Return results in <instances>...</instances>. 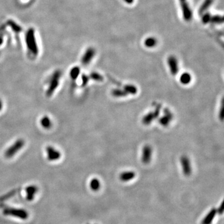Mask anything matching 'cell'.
<instances>
[{
  "mask_svg": "<svg viewBox=\"0 0 224 224\" xmlns=\"http://www.w3.org/2000/svg\"><path fill=\"white\" fill-rule=\"evenodd\" d=\"M3 213L5 216H13L22 220H26L29 217L28 212L23 209L6 207L3 209Z\"/></svg>",
  "mask_w": 224,
  "mask_h": 224,
  "instance_id": "obj_1",
  "label": "cell"
},
{
  "mask_svg": "<svg viewBox=\"0 0 224 224\" xmlns=\"http://www.w3.org/2000/svg\"><path fill=\"white\" fill-rule=\"evenodd\" d=\"M61 77V72L59 70L56 71L51 76L49 80V87L48 89L46 94L48 97H51L53 93L56 91V89L58 87L59 84V79Z\"/></svg>",
  "mask_w": 224,
  "mask_h": 224,
  "instance_id": "obj_2",
  "label": "cell"
},
{
  "mask_svg": "<svg viewBox=\"0 0 224 224\" xmlns=\"http://www.w3.org/2000/svg\"><path fill=\"white\" fill-rule=\"evenodd\" d=\"M161 105L155 103V109L153 112H149L142 118V123L145 125H149L151 122L158 118L160 115Z\"/></svg>",
  "mask_w": 224,
  "mask_h": 224,
  "instance_id": "obj_3",
  "label": "cell"
},
{
  "mask_svg": "<svg viewBox=\"0 0 224 224\" xmlns=\"http://www.w3.org/2000/svg\"><path fill=\"white\" fill-rule=\"evenodd\" d=\"M24 145V141L23 139H18L12 146L9 147L4 153V156L7 158L14 156L19 151H20Z\"/></svg>",
  "mask_w": 224,
  "mask_h": 224,
  "instance_id": "obj_4",
  "label": "cell"
},
{
  "mask_svg": "<svg viewBox=\"0 0 224 224\" xmlns=\"http://www.w3.org/2000/svg\"><path fill=\"white\" fill-rule=\"evenodd\" d=\"M180 160L184 175L189 176L192 173V166L189 158L187 156L183 155L181 157Z\"/></svg>",
  "mask_w": 224,
  "mask_h": 224,
  "instance_id": "obj_5",
  "label": "cell"
},
{
  "mask_svg": "<svg viewBox=\"0 0 224 224\" xmlns=\"http://www.w3.org/2000/svg\"><path fill=\"white\" fill-rule=\"evenodd\" d=\"M179 1L181 2V6L182 13L184 19L187 21H191L192 17V13L191 9L190 8L189 5L187 2V0H179Z\"/></svg>",
  "mask_w": 224,
  "mask_h": 224,
  "instance_id": "obj_6",
  "label": "cell"
},
{
  "mask_svg": "<svg viewBox=\"0 0 224 224\" xmlns=\"http://www.w3.org/2000/svg\"><path fill=\"white\" fill-rule=\"evenodd\" d=\"M153 155V150L150 145H145L143 148L142 155H141V161L142 162L147 165L150 163L151 161Z\"/></svg>",
  "mask_w": 224,
  "mask_h": 224,
  "instance_id": "obj_7",
  "label": "cell"
},
{
  "mask_svg": "<svg viewBox=\"0 0 224 224\" xmlns=\"http://www.w3.org/2000/svg\"><path fill=\"white\" fill-rule=\"evenodd\" d=\"M164 116H161L159 118V123L161 125L164 127H167L171 121L173 120L174 116L172 112H171L168 109H165L164 110Z\"/></svg>",
  "mask_w": 224,
  "mask_h": 224,
  "instance_id": "obj_8",
  "label": "cell"
},
{
  "mask_svg": "<svg viewBox=\"0 0 224 224\" xmlns=\"http://www.w3.org/2000/svg\"><path fill=\"white\" fill-rule=\"evenodd\" d=\"M167 62L171 74L174 76L176 75L179 71L178 61L177 58L175 56H169L168 58Z\"/></svg>",
  "mask_w": 224,
  "mask_h": 224,
  "instance_id": "obj_9",
  "label": "cell"
},
{
  "mask_svg": "<svg viewBox=\"0 0 224 224\" xmlns=\"http://www.w3.org/2000/svg\"><path fill=\"white\" fill-rule=\"evenodd\" d=\"M48 158L51 161L58 160L61 157V153L52 146H48L46 148Z\"/></svg>",
  "mask_w": 224,
  "mask_h": 224,
  "instance_id": "obj_10",
  "label": "cell"
},
{
  "mask_svg": "<svg viewBox=\"0 0 224 224\" xmlns=\"http://www.w3.org/2000/svg\"><path fill=\"white\" fill-rule=\"evenodd\" d=\"M95 49L92 48H89L82 57V64L84 65H87V64H89L92 61V59L95 56Z\"/></svg>",
  "mask_w": 224,
  "mask_h": 224,
  "instance_id": "obj_11",
  "label": "cell"
},
{
  "mask_svg": "<svg viewBox=\"0 0 224 224\" xmlns=\"http://www.w3.org/2000/svg\"><path fill=\"white\" fill-rule=\"evenodd\" d=\"M38 191V188L36 186H29L26 188V199L28 201H32Z\"/></svg>",
  "mask_w": 224,
  "mask_h": 224,
  "instance_id": "obj_12",
  "label": "cell"
},
{
  "mask_svg": "<svg viewBox=\"0 0 224 224\" xmlns=\"http://www.w3.org/2000/svg\"><path fill=\"white\" fill-rule=\"evenodd\" d=\"M136 176V173L132 171H124L121 172L120 175V179L123 182H128L133 179H134Z\"/></svg>",
  "mask_w": 224,
  "mask_h": 224,
  "instance_id": "obj_13",
  "label": "cell"
},
{
  "mask_svg": "<svg viewBox=\"0 0 224 224\" xmlns=\"http://www.w3.org/2000/svg\"><path fill=\"white\" fill-rule=\"evenodd\" d=\"M217 214V209L212 208L202 220L201 224H211Z\"/></svg>",
  "mask_w": 224,
  "mask_h": 224,
  "instance_id": "obj_14",
  "label": "cell"
},
{
  "mask_svg": "<svg viewBox=\"0 0 224 224\" xmlns=\"http://www.w3.org/2000/svg\"><path fill=\"white\" fill-rule=\"evenodd\" d=\"M192 80V77L191 74L188 72H184L182 74L180 77V82L183 85H187L189 84Z\"/></svg>",
  "mask_w": 224,
  "mask_h": 224,
  "instance_id": "obj_15",
  "label": "cell"
},
{
  "mask_svg": "<svg viewBox=\"0 0 224 224\" xmlns=\"http://www.w3.org/2000/svg\"><path fill=\"white\" fill-rule=\"evenodd\" d=\"M158 43L157 39L153 37H149L145 41V46L148 48H152L156 46Z\"/></svg>",
  "mask_w": 224,
  "mask_h": 224,
  "instance_id": "obj_16",
  "label": "cell"
},
{
  "mask_svg": "<svg viewBox=\"0 0 224 224\" xmlns=\"http://www.w3.org/2000/svg\"><path fill=\"white\" fill-rule=\"evenodd\" d=\"M123 90L127 93V94H131V95H135L137 92L138 89L136 86L131 85V84H127L125 85L123 87Z\"/></svg>",
  "mask_w": 224,
  "mask_h": 224,
  "instance_id": "obj_17",
  "label": "cell"
},
{
  "mask_svg": "<svg viewBox=\"0 0 224 224\" xmlns=\"http://www.w3.org/2000/svg\"><path fill=\"white\" fill-rule=\"evenodd\" d=\"M101 184L100 181L97 178H94L90 182V187L93 191H98L100 188Z\"/></svg>",
  "mask_w": 224,
  "mask_h": 224,
  "instance_id": "obj_18",
  "label": "cell"
},
{
  "mask_svg": "<svg viewBox=\"0 0 224 224\" xmlns=\"http://www.w3.org/2000/svg\"><path fill=\"white\" fill-rule=\"evenodd\" d=\"M112 95L115 97H124L128 95L127 93L123 90L120 89H115L112 91Z\"/></svg>",
  "mask_w": 224,
  "mask_h": 224,
  "instance_id": "obj_19",
  "label": "cell"
},
{
  "mask_svg": "<svg viewBox=\"0 0 224 224\" xmlns=\"http://www.w3.org/2000/svg\"><path fill=\"white\" fill-rule=\"evenodd\" d=\"M41 123L42 126L46 129H48L52 126V121H51V119L48 116H44L41 119Z\"/></svg>",
  "mask_w": 224,
  "mask_h": 224,
  "instance_id": "obj_20",
  "label": "cell"
},
{
  "mask_svg": "<svg viewBox=\"0 0 224 224\" xmlns=\"http://www.w3.org/2000/svg\"><path fill=\"white\" fill-rule=\"evenodd\" d=\"M212 3H213V0H205V1L204 2V3L202 4V6L199 9V13L202 14L203 12L206 11V9L211 6Z\"/></svg>",
  "mask_w": 224,
  "mask_h": 224,
  "instance_id": "obj_21",
  "label": "cell"
},
{
  "mask_svg": "<svg viewBox=\"0 0 224 224\" xmlns=\"http://www.w3.org/2000/svg\"><path fill=\"white\" fill-rule=\"evenodd\" d=\"M89 78L97 82H102L104 80V77L102 75L97 72H92L90 74Z\"/></svg>",
  "mask_w": 224,
  "mask_h": 224,
  "instance_id": "obj_22",
  "label": "cell"
},
{
  "mask_svg": "<svg viewBox=\"0 0 224 224\" xmlns=\"http://www.w3.org/2000/svg\"><path fill=\"white\" fill-rule=\"evenodd\" d=\"M80 72V69L78 67H75L72 69L70 71V77L73 80H75L79 75Z\"/></svg>",
  "mask_w": 224,
  "mask_h": 224,
  "instance_id": "obj_23",
  "label": "cell"
},
{
  "mask_svg": "<svg viewBox=\"0 0 224 224\" xmlns=\"http://www.w3.org/2000/svg\"><path fill=\"white\" fill-rule=\"evenodd\" d=\"M212 23L215 24H220L223 23V17L220 15H217L214 16H211V21Z\"/></svg>",
  "mask_w": 224,
  "mask_h": 224,
  "instance_id": "obj_24",
  "label": "cell"
},
{
  "mask_svg": "<svg viewBox=\"0 0 224 224\" xmlns=\"http://www.w3.org/2000/svg\"><path fill=\"white\" fill-rule=\"evenodd\" d=\"M211 19V16L209 13H206L204 15H202V21L204 24H207L210 23Z\"/></svg>",
  "mask_w": 224,
  "mask_h": 224,
  "instance_id": "obj_25",
  "label": "cell"
},
{
  "mask_svg": "<svg viewBox=\"0 0 224 224\" xmlns=\"http://www.w3.org/2000/svg\"><path fill=\"white\" fill-rule=\"evenodd\" d=\"M89 79H90L89 77L87 76V75H85V74L82 75V86H85L87 84V83H88V82L89 80Z\"/></svg>",
  "mask_w": 224,
  "mask_h": 224,
  "instance_id": "obj_26",
  "label": "cell"
},
{
  "mask_svg": "<svg viewBox=\"0 0 224 224\" xmlns=\"http://www.w3.org/2000/svg\"><path fill=\"white\" fill-rule=\"evenodd\" d=\"M224 202H222L220 206V207L217 209V213H219V215H222L224 212Z\"/></svg>",
  "mask_w": 224,
  "mask_h": 224,
  "instance_id": "obj_27",
  "label": "cell"
},
{
  "mask_svg": "<svg viewBox=\"0 0 224 224\" xmlns=\"http://www.w3.org/2000/svg\"><path fill=\"white\" fill-rule=\"evenodd\" d=\"M126 3H128V4H131V3H132L133 1H134V0H124Z\"/></svg>",
  "mask_w": 224,
  "mask_h": 224,
  "instance_id": "obj_28",
  "label": "cell"
},
{
  "mask_svg": "<svg viewBox=\"0 0 224 224\" xmlns=\"http://www.w3.org/2000/svg\"><path fill=\"white\" fill-rule=\"evenodd\" d=\"M2 107H3V104H2L1 101L0 100V110H1V109H2Z\"/></svg>",
  "mask_w": 224,
  "mask_h": 224,
  "instance_id": "obj_29",
  "label": "cell"
}]
</instances>
